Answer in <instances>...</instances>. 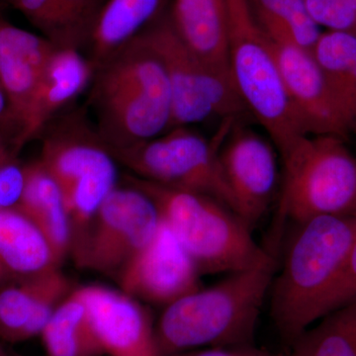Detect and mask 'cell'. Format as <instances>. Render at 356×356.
Segmentation results:
<instances>
[{
	"instance_id": "1",
	"label": "cell",
	"mask_w": 356,
	"mask_h": 356,
	"mask_svg": "<svg viewBox=\"0 0 356 356\" xmlns=\"http://www.w3.org/2000/svg\"><path fill=\"white\" fill-rule=\"evenodd\" d=\"M275 273V259L267 252L254 266L165 307L156 325L159 356L202 348H248Z\"/></svg>"
},
{
	"instance_id": "2",
	"label": "cell",
	"mask_w": 356,
	"mask_h": 356,
	"mask_svg": "<svg viewBox=\"0 0 356 356\" xmlns=\"http://www.w3.org/2000/svg\"><path fill=\"white\" fill-rule=\"evenodd\" d=\"M91 102L108 147L130 146L168 132L172 91L158 57L135 38L95 70Z\"/></svg>"
},
{
	"instance_id": "3",
	"label": "cell",
	"mask_w": 356,
	"mask_h": 356,
	"mask_svg": "<svg viewBox=\"0 0 356 356\" xmlns=\"http://www.w3.org/2000/svg\"><path fill=\"white\" fill-rule=\"evenodd\" d=\"M297 227L271 294L274 324L291 344L318 322L320 302L355 243L356 212L316 217Z\"/></svg>"
},
{
	"instance_id": "4",
	"label": "cell",
	"mask_w": 356,
	"mask_h": 356,
	"mask_svg": "<svg viewBox=\"0 0 356 356\" xmlns=\"http://www.w3.org/2000/svg\"><path fill=\"white\" fill-rule=\"evenodd\" d=\"M125 179L154 201L161 220L200 274L236 273L266 254L255 243L247 222L219 201L134 175Z\"/></svg>"
},
{
	"instance_id": "5",
	"label": "cell",
	"mask_w": 356,
	"mask_h": 356,
	"mask_svg": "<svg viewBox=\"0 0 356 356\" xmlns=\"http://www.w3.org/2000/svg\"><path fill=\"white\" fill-rule=\"evenodd\" d=\"M232 79L245 109L282 151L307 134L295 114L273 44L257 22L250 0H225Z\"/></svg>"
},
{
	"instance_id": "6",
	"label": "cell",
	"mask_w": 356,
	"mask_h": 356,
	"mask_svg": "<svg viewBox=\"0 0 356 356\" xmlns=\"http://www.w3.org/2000/svg\"><path fill=\"white\" fill-rule=\"evenodd\" d=\"M344 140L334 136H301L280 152L281 218L300 224L356 212V158Z\"/></svg>"
},
{
	"instance_id": "7",
	"label": "cell",
	"mask_w": 356,
	"mask_h": 356,
	"mask_svg": "<svg viewBox=\"0 0 356 356\" xmlns=\"http://www.w3.org/2000/svg\"><path fill=\"white\" fill-rule=\"evenodd\" d=\"M234 123V119H226L214 142L188 127H177L153 139L109 149L115 161L132 170L135 177L208 196L235 212L219 161L220 145Z\"/></svg>"
},
{
	"instance_id": "8",
	"label": "cell",
	"mask_w": 356,
	"mask_h": 356,
	"mask_svg": "<svg viewBox=\"0 0 356 356\" xmlns=\"http://www.w3.org/2000/svg\"><path fill=\"white\" fill-rule=\"evenodd\" d=\"M40 163L55 180L65 207L95 212L117 187L116 161L83 111L57 116L43 132Z\"/></svg>"
},
{
	"instance_id": "9",
	"label": "cell",
	"mask_w": 356,
	"mask_h": 356,
	"mask_svg": "<svg viewBox=\"0 0 356 356\" xmlns=\"http://www.w3.org/2000/svg\"><path fill=\"white\" fill-rule=\"evenodd\" d=\"M138 38L161 60L172 91L170 129L213 117L235 118L245 110L235 84L199 57L178 34L170 16H161Z\"/></svg>"
},
{
	"instance_id": "10",
	"label": "cell",
	"mask_w": 356,
	"mask_h": 356,
	"mask_svg": "<svg viewBox=\"0 0 356 356\" xmlns=\"http://www.w3.org/2000/svg\"><path fill=\"white\" fill-rule=\"evenodd\" d=\"M161 222L156 204L146 193L132 185L117 186L103 201L72 259L81 268L118 280L129 262L156 235Z\"/></svg>"
},
{
	"instance_id": "11",
	"label": "cell",
	"mask_w": 356,
	"mask_h": 356,
	"mask_svg": "<svg viewBox=\"0 0 356 356\" xmlns=\"http://www.w3.org/2000/svg\"><path fill=\"white\" fill-rule=\"evenodd\" d=\"M234 126L220 145V165L236 214L252 228L266 215L277 187L275 146L250 129Z\"/></svg>"
},
{
	"instance_id": "12",
	"label": "cell",
	"mask_w": 356,
	"mask_h": 356,
	"mask_svg": "<svg viewBox=\"0 0 356 356\" xmlns=\"http://www.w3.org/2000/svg\"><path fill=\"white\" fill-rule=\"evenodd\" d=\"M195 264L161 220L154 238L118 278L121 290L147 303L166 307L201 288Z\"/></svg>"
},
{
	"instance_id": "13",
	"label": "cell",
	"mask_w": 356,
	"mask_h": 356,
	"mask_svg": "<svg viewBox=\"0 0 356 356\" xmlns=\"http://www.w3.org/2000/svg\"><path fill=\"white\" fill-rule=\"evenodd\" d=\"M269 40L288 97L307 135L348 139L350 126L312 51L288 39Z\"/></svg>"
},
{
	"instance_id": "14",
	"label": "cell",
	"mask_w": 356,
	"mask_h": 356,
	"mask_svg": "<svg viewBox=\"0 0 356 356\" xmlns=\"http://www.w3.org/2000/svg\"><path fill=\"white\" fill-rule=\"evenodd\" d=\"M76 290L104 355L159 356L156 325L140 301L102 285Z\"/></svg>"
},
{
	"instance_id": "15",
	"label": "cell",
	"mask_w": 356,
	"mask_h": 356,
	"mask_svg": "<svg viewBox=\"0 0 356 356\" xmlns=\"http://www.w3.org/2000/svg\"><path fill=\"white\" fill-rule=\"evenodd\" d=\"M58 46L0 18V86L6 96L4 123L15 130L13 145L22 133L44 70Z\"/></svg>"
},
{
	"instance_id": "16",
	"label": "cell",
	"mask_w": 356,
	"mask_h": 356,
	"mask_svg": "<svg viewBox=\"0 0 356 356\" xmlns=\"http://www.w3.org/2000/svg\"><path fill=\"white\" fill-rule=\"evenodd\" d=\"M72 284L62 267L48 270L0 289V339L24 343L39 337Z\"/></svg>"
},
{
	"instance_id": "17",
	"label": "cell",
	"mask_w": 356,
	"mask_h": 356,
	"mask_svg": "<svg viewBox=\"0 0 356 356\" xmlns=\"http://www.w3.org/2000/svg\"><path fill=\"white\" fill-rule=\"evenodd\" d=\"M90 60L79 49L58 47L44 70L22 133L14 144L16 153L81 95L95 76Z\"/></svg>"
},
{
	"instance_id": "18",
	"label": "cell",
	"mask_w": 356,
	"mask_h": 356,
	"mask_svg": "<svg viewBox=\"0 0 356 356\" xmlns=\"http://www.w3.org/2000/svg\"><path fill=\"white\" fill-rule=\"evenodd\" d=\"M56 266L37 227L16 207L0 210V289Z\"/></svg>"
},
{
	"instance_id": "19",
	"label": "cell",
	"mask_w": 356,
	"mask_h": 356,
	"mask_svg": "<svg viewBox=\"0 0 356 356\" xmlns=\"http://www.w3.org/2000/svg\"><path fill=\"white\" fill-rule=\"evenodd\" d=\"M172 24L211 69L232 79L227 48L225 0H173Z\"/></svg>"
},
{
	"instance_id": "20",
	"label": "cell",
	"mask_w": 356,
	"mask_h": 356,
	"mask_svg": "<svg viewBox=\"0 0 356 356\" xmlns=\"http://www.w3.org/2000/svg\"><path fill=\"white\" fill-rule=\"evenodd\" d=\"M15 207L41 232L62 266L72 248L69 217L60 187L39 161L24 166V186Z\"/></svg>"
},
{
	"instance_id": "21",
	"label": "cell",
	"mask_w": 356,
	"mask_h": 356,
	"mask_svg": "<svg viewBox=\"0 0 356 356\" xmlns=\"http://www.w3.org/2000/svg\"><path fill=\"white\" fill-rule=\"evenodd\" d=\"M168 0H108L92 25L91 63L95 69L161 17Z\"/></svg>"
},
{
	"instance_id": "22",
	"label": "cell",
	"mask_w": 356,
	"mask_h": 356,
	"mask_svg": "<svg viewBox=\"0 0 356 356\" xmlns=\"http://www.w3.org/2000/svg\"><path fill=\"white\" fill-rule=\"evenodd\" d=\"M44 37L60 48L79 49L99 11L96 0H14Z\"/></svg>"
},
{
	"instance_id": "23",
	"label": "cell",
	"mask_w": 356,
	"mask_h": 356,
	"mask_svg": "<svg viewBox=\"0 0 356 356\" xmlns=\"http://www.w3.org/2000/svg\"><path fill=\"white\" fill-rule=\"evenodd\" d=\"M312 54L351 129L356 113V34L322 32Z\"/></svg>"
},
{
	"instance_id": "24",
	"label": "cell",
	"mask_w": 356,
	"mask_h": 356,
	"mask_svg": "<svg viewBox=\"0 0 356 356\" xmlns=\"http://www.w3.org/2000/svg\"><path fill=\"white\" fill-rule=\"evenodd\" d=\"M40 337L46 356H104L76 289L58 307Z\"/></svg>"
},
{
	"instance_id": "25",
	"label": "cell",
	"mask_w": 356,
	"mask_h": 356,
	"mask_svg": "<svg viewBox=\"0 0 356 356\" xmlns=\"http://www.w3.org/2000/svg\"><path fill=\"white\" fill-rule=\"evenodd\" d=\"M250 3L269 38L288 39L313 50L323 31L312 19L304 0H250Z\"/></svg>"
},
{
	"instance_id": "26",
	"label": "cell",
	"mask_w": 356,
	"mask_h": 356,
	"mask_svg": "<svg viewBox=\"0 0 356 356\" xmlns=\"http://www.w3.org/2000/svg\"><path fill=\"white\" fill-rule=\"evenodd\" d=\"M295 341L301 356H356V300L318 321Z\"/></svg>"
},
{
	"instance_id": "27",
	"label": "cell",
	"mask_w": 356,
	"mask_h": 356,
	"mask_svg": "<svg viewBox=\"0 0 356 356\" xmlns=\"http://www.w3.org/2000/svg\"><path fill=\"white\" fill-rule=\"evenodd\" d=\"M314 22L325 31L356 34V0H304Z\"/></svg>"
},
{
	"instance_id": "28",
	"label": "cell",
	"mask_w": 356,
	"mask_h": 356,
	"mask_svg": "<svg viewBox=\"0 0 356 356\" xmlns=\"http://www.w3.org/2000/svg\"><path fill=\"white\" fill-rule=\"evenodd\" d=\"M24 186V166L0 133V210L15 207Z\"/></svg>"
},
{
	"instance_id": "29",
	"label": "cell",
	"mask_w": 356,
	"mask_h": 356,
	"mask_svg": "<svg viewBox=\"0 0 356 356\" xmlns=\"http://www.w3.org/2000/svg\"><path fill=\"white\" fill-rule=\"evenodd\" d=\"M356 300V238L341 273L318 307V321Z\"/></svg>"
},
{
	"instance_id": "30",
	"label": "cell",
	"mask_w": 356,
	"mask_h": 356,
	"mask_svg": "<svg viewBox=\"0 0 356 356\" xmlns=\"http://www.w3.org/2000/svg\"><path fill=\"white\" fill-rule=\"evenodd\" d=\"M168 356H241L240 350L225 348H206L203 350H193L175 353Z\"/></svg>"
},
{
	"instance_id": "31",
	"label": "cell",
	"mask_w": 356,
	"mask_h": 356,
	"mask_svg": "<svg viewBox=\"0 0 356 356\" xmlns=\"http://www.w3.org/2000/svg\"><path fill=\"white\" fill-rule=\"evenodd\" d=\"M7 113V100L6 96L0 86V123H4Z\"/></svg>"
},
{
	"instance_id": "32",
	"label": "cell",
	"mask_w": 356,
	"mask_h": 356,
	"mask_svg": "<svg viewBox=\"0 0 356 356\" xmlns=\"http://www.w3.org/2000/svg\"><path fill=\"white\" fill-rule=\"evenodd\" d=\"M241 356H270L267 353H262V351L254 350V348H241ZM287 356H292L291 355Z\"/></svg>"
},
{
	"instance_id": "33",
	"label": "cell",
	"mask_w": 356,
	"mask_h": 356,
	"mask_svg": "<svg viewBox=\"0 0 356 356\" xmlns=\"http://www.w3.org/2000/svg\"><path fill=\"white\" fill-rule=\"evenodd\" d=\"M351 132H355L356 136V113L355 115V118H353V127H351Z\"/></svg>"
},
{
	"instance_id": "34",
	"label": "cell",
	"mask_w": 356,
	"mask_h": 356,
	"mask_svg": "<svg viewBox=\"0 0 356 356\" xmlns=\"http://www.w3.org/2000/svg\"><path fill=\"white\" fill-rule=\"evenodd\" d=\"M0 356H11L10 355H8V353H6V351H4L3 353H1Z\"/></svg>"
},
{
	"instance_id": "35",
	"label": "cell",
	"mask_w": 356,
	"mask_h": 356,
	"mask_svg": "<svg viewBox=\"0 0 356 356\" xmlns=\"http://www.w3.org/2000/svg\"><path fill=\"white\" fill-rule=\"evenodd\" d=\"M4 351H6V350H3V348H2V346H0V355H1V353H4Z\"/></svg>"
},
{
	"instance_id": "36",
	"label": "cell",
	"mask_w": 356,
	"mask_h": 356,
	"mask_svg": "<svg viewBox=\"0 0 356 356\" xmlns=\"http://www.w3.org/2000/svg\"><path fill=\"white\" fill-rule=\"evenodd\" d=\"M291 355L292 356H301V355H299L298 353H294V351H293V353H291Z\"/></svg>"
},
{
	"instance_id": "37",
	"label": "cell",
	"mask_w": 356,
	"mask_h": 356,
	"mask_svg": "<svg viewBox=\"0 0 356 356\" xmlns=\"http://www.w3.org/2000/svg\"><path fill=\"white\" fill-rule=\"evenodd\" d=\"M11 356H20V355H11Z\"/></svg>"
}]
</instances>
